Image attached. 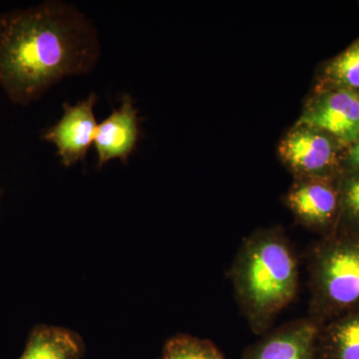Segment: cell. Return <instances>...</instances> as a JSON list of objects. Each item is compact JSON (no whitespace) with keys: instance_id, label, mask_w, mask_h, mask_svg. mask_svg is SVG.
Segmentation results:
<instances>
[{"instance_id":"cell-1","label":"cell","mask_w":359,"mask_h":359,"mask_svg":"<svg viewBox=\"0 0 359 359\" xmlns=\"http://www.w3.org/2000/svg\"><path fill=\"white\" fill-rule=\"evenodd\" d=\"M101 42L76 6L48 0L0 13V88L14 105L39 101L66 77L95 69Z\"/></svg>"},{"instance_id":"cell-2","label":"cell","mask_w":359,"mask_h":359,"mask_svg":"<svg viewBox=\"0 0 359 359\" xmlns=\"http://www.w3.org/2000/svg\"><path fill=\"white\" fill-rule=\"evenodd\" d=\"M230 278L250 330L266 334L299 292V259L285 231L273 226L250 233L238 248Z\"/></svg>"},{"instance_id":"cell-3","label":"cell","mask_w":359,"mask_h":359,"mask_svg":"<svg viewBox=\"0 0 359 359\" xmlns=\"http://www.w3.org/2000/svg\"><path fill=\"white\" fill-rule=\"evenodd\" d=\"M309 318L320 327L359 306V231L337 226L309 261Z\"/></svg>"},{"instance_id":"cell-4","label":"cell","mask_w":359,"mask_h":359,"mask_svg":"<svg viewBox=\"0 0 359 359\" xmlns=\"http://www.w3.org/2000/svg\"><path fill=\"white\" fill-rule=\"evenodd\" d=\"M342 150L332 135L304 124H295L278 145L280 159L294 178L337 180L342 172Z\"/></svg>"},{"instance_id":"cell-5","label":"cell","mask_w":359,"mask_h":359,"mask_svg":"<svg viewBox=\"0 0 359 359\" xmlns=\"http://www.w3.org/2000/svg\"><path fill=\"white\" fill-rule=\"evenodd\" d=\"M337 180L294 178L285 195V205L297 223L321 237L337 230L340 205Z\"/></svg>"},{"instance_id":"cell-6","label":"cell","mask_w":359,"mask_h":359,"mask_svg":"<svg viewBox=\"0 0 359 359\" xmlns=\"http://www.w3.org/2000/svg\"><path fill=\"white\" fill-rule=\"evenodd\" d=\"M295 124L323 130L346 149L359 139V94L347 89L318 88Z\"/></svg>"},{"instance_id":"cell-7","label":"cell","mask_w":359,"mask_h":359,"mask_svg":"<svg viewBox=\"0 0 359 359\" xmlns=\"http://www.w3.org/2000/svg\"><path fill=\"white\" fill-rule=\"evenodd\" d=\"M98 96L95 92L74 105L63 104V115L53 126L45 130L42 140L57 148L61 164L66 168L84 161L94 144L98 123L94 114Z\"/></svg>"},{"instance_id":"cell-8","label":"cell","mask_w":359,"mask_h":359,"mask_svg":"<svg viewBox=\"0 0 359 359\" xmlns=\"http://www.w3.org/2000/svg\"><path fill=\"white\" fill-rule=\"evenodd\" d=\"M141 121L133 97L122 95L119 107L113 108L112 113L97 126L94 144L98 168L112 160L128 163L140 141Z\"/></svg>"},{"instance_id":"cell-9","label":"cell","mask_w":359,"mask_h":359,"mask_svg":"<svg viewBox=\"0 0 359 359\" xmlns=\"http://www.w3.org/2000/svg\"><path fill=\"white\" fill-rule=\"evenodd\" d=\"M320 325L304 318L269 330L241 359H318Z\"/></svg>"},{"instance_id":"cell-10","label":"cell","mask_w":359,"mask_h":359,"mask_svg":"<svg viewBox=\"0 0 359 359\" xmlns=\"http://www.w3.org/2000/svg\"><path fill=\"white\" fill-rule=\"evenodd\" d=\"M83 339L68 328L36 325L32 328L23 353L18 359H81Z\"/></svg>"},{"instance_id":"cell-11","label":"cell","mask_w":359,"mask_h":359,"mask_svg":"<svg viewBox=\"0 0 359 359\" xmlns=\"http://www.w3.org/2000/svg\"><path fill=\"white\" fill-rule=\"evenodd\" d=\"M318 359H359V306L320 327Z\"/></svg>"},{"instance_id":"cell-12","label":"cell","mask_w":359,"mask_h":359,"mask_svg":"<svg viewBox=\"0 0 359 359\" xmlns=\"http://www.w3.org/2000/svg\"><path fill=\"white\" fill-rule=\"evenodd\" d=\"M318 88L347 89L359 94V39L323 67Z\"/></svg>"},{"instance_id":"cell-13","label":"cell","mask_w":359,"mask_h":359,"mask_svg":"<svg viewBox=\"0 0 359 359\" xmlns=\"http://www.w3.org/2000/svg\"><path fill=\"white\" fill-rule=\"evenodd\" d=\"M159 359H226L210 339L180 334L167 340Z\"/></svg>"},{"instance_id":"cell-14","label":"cell","mask_w":359,"mask_h":359,"mask_svg":"<svg viewBox=\"0 0 359 359\" xmlns=\"http://www.w3.org/2000/svg\"><path fill=\"white\" fill-rule=\"evenodd\" d=\"M339 226L359 231V171H344L337 177Z\"/></svg>"},{"instance_id":"cell-15","label":"cell","mask_w":359,"mask_h":359,"mask_svg":"<svg viewBox=\"0 0 359 359\" xmlns=\"http://www.w3.org/2000/svg\"><path fill=\"white\" fill-rule=\"evenodd\" d=\"M341 170L342 172L359 171V139L344 149L341 160Z\"/></svg>"},{"instance_id":"cell-16","label":"cell","mask_w":359,"mask_h":359,"mask_svg":"<svg viewBox=\"0 0 359 359\" xmlns=\"http://www.w3.org/2000/svg\"><path fill=\"white\" fill-rule=\"evenodd\" d=\"M2 196H4V191H2V189L0 188V209H1Z\"/></svg>"}]
</instances>
